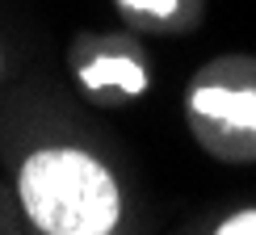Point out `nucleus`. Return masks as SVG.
<instances>
[{
  "label": "nucleus",
  "instance_id": "1",
  "mask_svg": "<svg viewBox=\"0 0 256 235\" xmlns=\"http://www.w3.org/2000/svg\"><path fill=\"white\" fill-rule=\"evenodd\" d=\"M17 202L42 235H110L122 222V185L84 147H38L21 160Z\"/></svg>",
  "mask_w": 256,
  "mask_h": 235
},
{
  "label": "nucleus",
  "instance_id": "2",
  "mask_svg": "<svg viewBox=\"0 0 256 235\" xmlns=\"http://www.w3.org/2000/svg\"><path fill=\"white\" fill-rule=\"evenodd\" d=\"M189 122L222 160H256V59H222L189 88Z\"/></svg>",
  "mask_w": 256,
  "mask_h": 235
},
{
  "label": "nucleus",
  "instance_id": "3",
  "mask_svg": "<svg viewBox=\"0 0 256 235\" xmlns=\"http://www.w3.org/2000/svg\"><path fill=\"white\" fill-rule=\"evenodd\" d=\"M76 72L84 76V84H88L92 92H118V97H138L143 92V84H147V72L138 68V59L134 55H97V59H88L80 68L76 63Z\"/></svg>",
  "mask_w": 256,
  "mask_h": 235
},
{
  "label": "nucleus",
  "instance_id": "4",
  "mask_svg": "<svg viewBox=\"0 0 256 235\" xmlns=\"http://www.w3.org/2000/svg\"><path fill=\"white\" fill-rule=\"evenodd\" d=\"M210 231L214 235H256V206H240L231 214H222Z\"/></svg>",
  "mask_w": 256,
  "mask_h": 235
},
{
  "label": "nucleus",
  "instance_id": "5",
  "mask_svg": "<svg viewBox=\"0 0 256 235\" xmlns=\"http://www.w3.org/2000/svg\"><path fill=\"white\" fill-rule=\"evenodd\" d=\"M130 13H147V17H172L180 0H122Z\"/></svg>",
  "mask_w": 256,
  "mask_h": 235
},
{
  "label": "nucleus",
  "instance_id": "6",
  "mask_svg": "<svg viewBox=\"0 0 256 235\" xmlns=\"http://www.w3.org/2000/svg\"><path fill=\"white\" fill-rule=\"evenodd\" d=\"M0 76H4V46H0Z\"/></svg>",
  "mask_w": 256,
  "mask_h": 235
}]
</instances>
